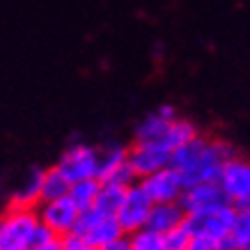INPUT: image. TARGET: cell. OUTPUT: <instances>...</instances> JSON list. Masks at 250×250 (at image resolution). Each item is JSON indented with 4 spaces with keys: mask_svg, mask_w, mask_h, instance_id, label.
I'll return each mask as SVG.
<instances>
[{
    "mask_svg": "<svg viewBox=\"0 0 250 250\" xmlns=\"http://www.w3.org/2000/svg\"><path fill=\"white\" fill-rule=\"evenodd\" d=\"M126 188L129 186H122V184H101V190H99L94 209L117 216V211H120V207H122V200L126 195Z\"/></svg>",
    "mask_w": 250,
    "mask_h": 250,
    "instance_id": "cell-18",
    "label": "cell"
},
{
    "mask_svg": "<svg viewBox=\"0 0 250 250\" xmlns=\"http://www.w3.org/2000/svg\"><path fill=\"white\" fill-rule=\"evenodd\" d=\"M182 205L186 209V213H197V211H209V209L232 205V202L228 200L220 182H205V184L188 186L184 190Z\"/></svg>",
    "mask_w": 250,
    "mask_h": 250,
    "instance_id": "cell-13",
    "label": "cell"
},
{
    "mask_svg": "<svg viewBox=\"0 0 250 250\" xmlns=\"http://www.w3.org/2000/svg\"><path fill=\"white\" fill-rule=\"evenodd\" d=\"M62 250H97L94 246L85 241L83 236H78L76 232H71V234L62 236Z\"/></svg>",
    "mask_w": 250,
    "mask_h": 250,
    "instance_id": "cell-24",
    "label": "cell"
},
{
    "mask_svg": "<svg viewBox=\"0 0 250 250\" xmlns=\"http://www.w3.org/2000/svg\"><path fill=\"white\" fill-rule=\"evenodd\" d=\"M37 213L42 225L58 236L71 234L78 225V218H81V209L71 202L69 195L58 197V200H48V202H39Z\"/></svg>",
    "mask_w": 250,
    "mask_h": 250,
    "instance_id": "cell-9",
    "label": "cell"
},
{
    "mask_svg": "<svg viewBox=\"0 0 250 250\" xmlns=\"http://www.w3.org/2000/svg\"><path fill=\"white\" fill-rule=\"evenodd\" d=\"M78 236H83L85 241L94 246V248H101V246H108L113 241H120L126 236V232L122 229L120 220L113 213H104L99 209H87V211H81V218H78V225L74 229Z\"/></svg>",
    "mask_w": 250,
    "mask_h": 250,
    "instance_id": "cell-4",
    "label": "cell"
},
{
    "mask_svg": "<svg viewBox=\"0 0 250 250\" xmlns=\"http://www.w3.org/2000/svg\"><path fill=\"white\" fill-rule=\"evenodd\" d=\"M126 239H129V250H163V234L149 228L138 229Z\"/></svg>",
    "mask_w": 250,
    "mask_h": 250,
    "instance_id": "cell-20",
    "label": "cell"
},
{
    "mask_svg": "<svg viewBox=\"0 0 250 250\" xmlns=\"http://www.w3.org/2000/svg\"><path fill=\"white\" fill-rule=\"evenodd\" d=\"M225 250H239V248H225Z\"/></svg>",
    "mask_w": 250,
    "mask_h": 250,
    "instance_id": "cell-27",
    "label": "cell"
},
{
    "mask_svg": "<svg viewBox=\"0 0 250 250\" xmlns=\"http://www.w3.org/2000/svg\"><path fill=\"white\" fill-rule=\"evenodd\" d=\"M172 149L167 147H161L156 143H133L129 145V163L133 174L138 177V182L149 177L156 170H163V167L172 166Z\"/></svg>",
    "mask_w": 250,
    "mask_h": 250,
    "instance_id": "cell-11",
    "label": "cell"
},
{
    "mask_svg": "<svg viewBox=\"0 0 250 250\" xmlns=\"http://www.w3.org/2000/svg\"><path fill=\"white\" fill-rule=\"evenodd\" d=\"M97 250H129V239L124 236V239H120V241H113L108 243V246H101V248Z\"/></svg>",
    "mask_w": 250,
    "mask_h": 250,
    "instance_id": "cell-25",
    "label": "cell"
},
{
    "mask_svg": "<svg viewBox=\"0 0 250 250\" xmlns=\"http://www.w3.org/2000/svg\"><path fill=\"white\" fill-rule=\"evenodd\" d=\"M71 182L67 174L62 172L58 166L46 167L42 172V200L39 202H48V200H58V197H67Z\"/></svg>",
    "mask_w": 250,
    "mask_h": 250,
    "instance_id": "cell-15",
    "label": "cell"
},
{
    "mask_svg": "<svg viewBox=\"0 0 250 250\" xmlns=\"http://www.w3.org/2000/svg\"><path fill=\"white\" fill-rule=\"evenodd\" d=\"M140 184L147 190V195L152 197L154 205H161V202H182L184 190H186L182 174L177 172L172 166L152 172L149 177L140 179Z\"/></svg>",
    "mask_w": 250,
    "mask_h": 250,
    "instance_id": "cell-12",
    "label": "cell"
},
{
    "mask_svg": "<svg viewBox=\"0 0 250 250\" xmlns=\"http://www.w3.org/2000/svg\"><path fill=\"white\" fill-rule=\"evenodd\" d=\"M55 166L67 174L71 184L81 179H99V147L87 143H71L60 154Z\"/></svg>",
    "mask_w": 250,
    "mask_h": 250,
    "instance_id": "cell-5",
    "label": "cell"
},
{
    "mask_svg": "<svg viewBox=\"0 0 250 250\" xmlns=\"http://www.w3.org/2000/svg\"><path fill=\"white\" fill-rule=\"evenodd\" d=\"M99 190H101V182L99 179H81V182H74L71 188H69V197L71 202L81 209V211H87L97 205Z\"/></svg>",
    "mask_w": 250,
    "mask_h": 250,
    "instance_id": "cell-17",
    "label": "cell"
},
{
    "mask_svg": "<svg viewBox=\"0 0 250 250\" xmlns=\"http://www.w3.org/2000/svg\"><path fill=\"white\" fill-rule=\"evenodd\" d=\"M188 246H190V232L184 225L163 234V250H188Z\"/></svg>",
    "mask_w": 250,
    "mask_h": 250,
    "instance_id": "cell-21",
    "label": "cell"
},
{
    "mask_svg": "<svg viewBox=\"0 0 250 250\" xmlns=\"http://www.w3.org/2000/svg\"><path fill=\"white\" fill-rule=\"evenodd\" d=\"M220 186L234 207L250 205V159L232 156L220 172Z\"/></svg>",
    "mask_w": 250,
    "mask_h": 250,
    "instance_id": "cell-10",
    "label": "cell"
},
{
    "mask_svg": "<svg viewBox=\"0 0 250 250\" xmlns=\"http://www.w3.org/2000/svg\"><path fill=\"white\" fill-rule=\"evenodd\" d=\"M248 243H250V211L236 207L234 223H232V229H229V236H228V248L243 250Z\"/></svg>",
    "mask_w": 250,
    "mask_h": 250,
    "instance_id": "cell-19",
    "label": "cell"
},
{
    "mask_svg": "<svg viewBox=\"0 0 250 250\" xmlns=\"http://www.w3.org/2000/svg\"><path fill=\"white\" fill-rule=\"evenodd\" d=\"M42 229L37 207L7 205L0 213V250H30Z\"/></svg>",
    "mask_w": 250,
    "mask_h": 250,
    "instance_id": "cell-3",
    "label": "cell"
},
{
    "mask_svg": "<svg viewBox=\"0 0 250 250\" xmlns=\"http://www.w3.org/2000/svg\"><path fill=\"white\" fill-rule=\"evenodd\" d=\"M30 250H62V236L53 234L51 229H46L44 225H42L37 241H35V246H32Z\"/></svg>",
    "mask_w": 250,
    "mask_h": 250,
    "instance_id": "cell-22",
    "label": "cell"
},
{
    "mask_svg": "<svg viewBox=\"0 0 250 250\" xmlns=\"http://www.w3.org/2000/svg\"><path fill=\"white\" fill-rule=\"evenodd\" d=\"M234 156V147L220 138L195 136L190 143L182 145L172 154V167L182 174L186 188L195 184L218 182L220 172Z\"/></svg>",
    "mask_w": 250,
    "mask_h": 250,
    "instance_id": "cell-1",
    "label": "cell"
},
{
    "mask_svg": "<svg viewBox=\"0 0 250 250\" xmlns=\"http://www.w3.org/2000/svg\"><path fill=\"white\" fill-rule=\"evenodd\" d=\"M243 250H250V243H248V246H246V248H243Z\"/></svg>",
    "mask_w": 250,
    "mask_h": 250,
    "instance_id": "cell-26",
    "label": "cell"
},
{
    "mask_svg": "<svg viewBox=\"0 0 250 250\" xmlns=\"http://www.w3.org/2000/svg\"><path fill=\"white\" fill-rule=\"evenodd\" d=\"M225 241H220V239H213V236H190V246L188 250H225Z\"/></svg>",
    "mask_w": 250,
    "mask_h": 250,
    "instance_id": "cell-23",
    "label": "cell"
},
{
    "mask_svg": "<svg viewBox=\"0 0 250 250\" xmlns=\"http://www.w3.org/2000/svg\"><path fill=\"white\" fill-rule=\"evenodd\" d=\"M234 216H236V207L225 205V207H218V209H209V211L188 213L184 228L190 232V236H197V234L213 236V239L225 241V246H228V236H229V229H232V223H234Z\"/></svg>",
    "mask_w": 250,
    "mask_h": 250,
    "instance_id": "cell-7",
    "label": "cell"
},
{
    "mask_svg": "<svg viewBox=\"0 0 250 250\" xmlns=\"http://www.w3.org/2000/svg\"><path fill=\"white\" fill-rule=\"evenodd\" d=\"M152 197L147 195V190L143 188L140 182H133L126 188V195L122 200V207L117 211V220H120L122 229L126 232V236L138 232V229L147 228V220L152 213Z\"/></svg>",
    "mask_w": 250,
    "mask_h": 250,
    "instance_id": "cell-8",
    "label": "cell"
},
{
    "mask_svg": "<svg viewBox=\"0 0 250 250\" xmlns=\"http://www.w3.org/2000/svg\"><path fill=\"white\" fill-rule=\"evenodd\" d=\"M42 172L44 170H30L23 184L12 193L9 205H23V207H37L42 200Z\"/></svg>",
    "mask_w": 250,
    "mask_h": 250,
    "instance_id": "cell-16",
    "label": "cell"
},
{
    "mask_svg": "<svg viewBox=\"0 0 250 250\" xmlns=\"http://www.w3.org/2000/svg\"><path fill=\"white\" fill-rule=\"evenodd\" d=\"M99 182L122 184V186H131L133 182H138V177L131 170L126 145L108 143L99 147Z\"/></svg>",
    "mask_w": 250,
    "mask_h": 250,
    "instance_id": "cell-6",
    "label": "cell"
},
{
    "mask_svg": "<svg viewBox=\"0 0 250 250\" xmlns=\"http://www.w3.org/2000/svg\"><path fill=\"white\" fill-rule=\"evenodd\" d=\"M186 209H184L182 202H161V205L152 207V213H149V220H147V228L159 232V234H167L172 229L182 228L186 223Z\"/></svg>",
    "mask_w": 250,
    "mask_h": 250,
    "instance_id": "cell-14",
    "label": "cell"
},
{
    "mask_svg": "<svg viewBox=\"0 0 250 250\" xmlns=\"http://www.w3.org/2000/svg\"><path fill=\"white\" fill-rule=\"evenodd\" d=\"M0 213H2V205H0Z\"/></svg>",
    "mask_w": 250,
    "mask_h": 250,
    "instance_id": "cell-28",
    "label": "cell"
},
{
    "mask_svg": "<svg viewBox=\"0 0 250 250\" xmlns=\"http://www.w3.org/2000/svg\"><path fill=\"white\" fill-rule=\"evenodd\" d=\"M195 136H200L197 126L190 120L179 117L172 104H163L156 110L147 113L133 131V140L138 143H156L172 152L179 149L182 145L190 143Z\"/></svg>",
    "mask_w": 250,
    "mask_h": 250,
    "instance_id": "cell-2",
    "label": "cell"
}]
</instances>
